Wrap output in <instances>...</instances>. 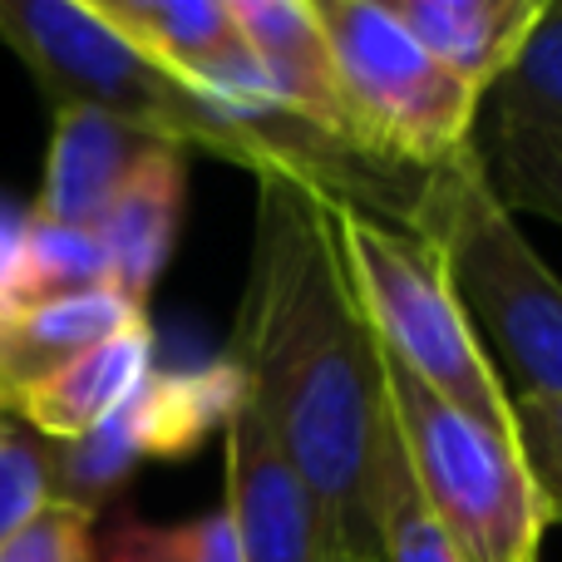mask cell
<instances>
[{
    "mask_svg": "<svg viewBox=\"0 0 562 562\" xmlns=\"http://www.w3.org/2000/svg\"><path fill=\"white\" fill-rule=\"evenodd\" d=\"M154 138L134 134V128L114 124L104 114L89 109H55V138H49L45 158V183H40L35 213L45 223L59 227H89L104 217L109 198L119 193V183L128 178V168L138 164V154Z\"/></svg>",
    "mask_w": 562,
    "mask_h": 562,
    "instance_id": "cell-12",
    "label": "cell"
},
{
    "mask_svg": "<svg viewBox=\"0 0 562 562\" xmlns=\"http://www.w3.org/2000/svg\"><path fill=\"white\" fill-rule=\"evenodd\" d=\"M330 223L380 356L464 419L518 439L514 400L459 311L435 247L390 207L330 198Z\"/></svg>",
    "mask_w": 562,
    "mask_h": 562,
    "instance_id": "cell-4",
    "label": "cell"
},
{
    "mask_svg": "<svg viewBox=\"0 0 562 562\" xmlns=\"http://www.w3.org/2000/svg\"><path fill=\"white\" fill-rule=\"evenodd\" d=\"M94 562H243L223 508L188 524H138L124 518L94 543Z\"/></svg>",
    "mask_w": 562,
    "mask_h": 562,
    "instance_id": "cell-18",
    "label": "cell"
},
{
    "mask_svg": "<svg viewBox=\"0 0 562 562\" xmlns=\"http://www.w3.org/2000/svg\"><path fill=\"white\" fill-rule=\"evenodd\" d=\"M10 311H15V301H10V296H0V330H5V321H10Z\"/></svg>",
    "mask_w": 562,
    "mask_h": 562,
    "instance_id": "cell-24",
    "label": "cell"
},
{
    "mask_svg": "<svg viewBox=\"0 0 562 562\" xmlns=\"http://www.w3.org/2000/svg\"><path fill=\"white\" fill-rule=\"evenodd\" d=\"M405 223L435 247L508 400H562V281L498 198L479 144L429 168Z\"/></svg>",
    "mask_w": 562,
    "mask_h": 562,
    "instance_id": "cell-2",
    "label": "cell"
},
{
    "mask_svg": "<svg viewBox=\"0 0 562 562\" xmlns=\"http://www.w3.org/2000/svg\"><path fill=\"white\" fill-rule=\"evenodd\" d=\"M0 40L25 59L55 109H89L154 144L213 154L252 173L286 168L267 138L243 119L148 59L124 30L94 10V0H0ZM296 173V168H291Z\"/></svg>",
    "mask_w": 562,
    "mask_h": 562,
    "instance_id": "cell-3",
    "label": "cell"
},
{
    "mask_svg": "<svg viewBox=\"0 0 562 562\" xmlns=\"http://www.w3.org/2000/svg\"><path fill=\"white\" fill-rule=\"evenodd\" d=\"M0 425H5V409H0Z\"/></svg>",
    "mask_w": 562,
    "mask_h": 562,
    "instance_id": "cell-25",
    "label": "cell"
},
{
    "mask_svg": "<svg viewBox=\"0 0 562 562\" xmlns=\"http://www.w3.org/2000/svg\"><path fill=\"white\" fill-rule=\"evenodd\" d=\"M316 10L336 59L356 158L429 173L474 144L484 99L419 49L390 0H316Z\"/></svg>",
    "mask_w": 562,
    "mask_h": 562,
    "instance_id": "cell-6",
    "label": "cell"
},
{
    "mask_svg": "<svg viewBox=\"0 0 562 562\" xmlns=\"http://www.w3.org/2000/svg\"><path fill=\"white\" fill-rule=\"evenodd\" d=\"M395 20L479 99L514 69L548 0H390Z\"/></svg>",
    "mask_w": 562,
    "mask_h": 562,
    "instance_id": "cell-11",
    "label": "cell"
},
{
    "mask_svg": "<svg viewBox=\"0 0 562 562\" xmlns=\"http://www.w3.org/2000/svg\"><path fill=\"white\" fill-rule=\"evenodd\" d=\"M94 10L178 79L237 49L233 0H94Z\"/></svg>",
    "mask_w": 562,
    "mask_h": 562,
    "instance_id": "cell-14",
    "label": "cell"
},
{
    "mask_svg": "<svg viewBox=\"0 0 562 562\" xmlns=\"http://www.w3.org/2000/svg\"><path fill=\"white\" fill-rule=\"evenodd\" d=\"M134 321H144V311L128 296H119L114 286L15 306L5 330H0V409H5L20 390L40 385V380L55 375L59 366H69V360L85 356V350H94L99 340L128 330Z\"/></svg>",
    "mask_w": 562,
    "mask_h": 562,
    "instance_id": "cell-13",
    "label": "cell"
},
{
    "mask_svg": "<svg viewBox=\"0 0 562 562\" xmlns=\"http://www.w3.org/2000/svg\"><path fill=\"white\" fill-rule=\"evenodd\" d=\"M148 375H154V330L144 316L119 336L99 340L94 350L75 356L69 366H59L40 385L20 390L5 409L25 419L35 435L55 439V445H75V439L94 435L114 409H124Z\"/></svg>",
    "mask_w": 562,
    "mask_h": 562,
    "instance_id": "cell-10",
    "label": "cell"
},
{
    "mask_svg": "<svg viewBox=\"0 0 562 562\" xmlns=\"http://www.w3.org/2000/svg\"><path fill=\"white\" fill-rule=\"evenodd\" d=\"M488 104H494V119L562 128V0H548L524 55L488 89Z\"/></svg>",
    "mask_w": 562,
    "mask_h": 562,
    "instance_id": "cell-17",
    "label": "cell"
},
{
    "mask_svg": "<svg viewBox=\"0 0 562 562\" xmlns=\"http://www.w3.org/2000/svg\"><path fill=\"white\" fill-rule=\"evenodd\" d=\"M49 498V459L10 425H0V543L35 524Z\"/></svg>",
    "mask_w": 562,
    "mask_h": 562,
    "instance_id": "cell-20",
    "label": "cell"
},
{
    "mask_svg": "<svg viewBox=\"0 0 562 562\" xmlns=\"http://www.w3.org/2000/svg\"><path fill=\"white\" fill-rule=\"evenodd\" d=\"M518 419V449L533 474L538 494H543L548 524H562V400H533V405H514Z\"/></svg>",
    "mask_w": 562,
    "mask_h": 562,
    "instance_id": "cell-22",
    "label": "cell"
},
{
    "mask_svg": "<svg viewBox=\"0 0 562 562\" xmlns=\"http://www.w3.org/2000/svg\"><path fill=\"white\" fill-rule=\"evenodd\" d=\"M114 286L109 281V257L89 227H59L45 217H25L20 233V267L10 301L30 306V301H55V296H79V291Z\"/></svg>",
    "mask_w": 562,
    "mask_h": 562,
    "instance_id": "cell-16",
    "label": "cell"
},
{
    "mask_svg": "<svg viewBox=\"0 0 562 562\" xmlns=\"http://www.w3.org/2000/svg\"><path fill=\"white\" fill-rule=\"evenodd\" d=\"M237 40L252 55L277 114L316 134L336 154L356 158L350 148V114L340 99L336 59L321 25L316 0H233Z\"/></svg>",
    "mask_w": 562,
    "mask_h": 562,
    "instance_id": "cell-7",
    "label": "cell"
},
{
    "mask_svg": "<svg viewBox=\"0 0 562 562\" xmlns=\"http://www.w3.org/2000/svg\"><path fill=\"white\" fill-rule=\"evenodd\" d=\"M385 405L409 484L454 562H538L553 524L518 439L464 419L390 360Z\"/></svg>",
    "mask_w": 562,
    "mask_h": 562,
    "instance_id": "cell-5",
    "label": "cell"
},
{
    "mask_svg": "<svg viewBox=\"0 0 562 562\" xmlns=\"http://www.w3.org/2000/svg\"><path fill=\"white\" fill-rule=\"evenodd\" d=\"M380 558L385 562H454L449 543L439 538V528L429 524L415 484H409L400 439L385 464V488H380Z\"/></svg>",
    "mask_w": 562,
    "mask_h": 562,
    "instance_id": "cell-19",
    "label": "cell"
},
{
    "mask_svg": "<svg viewBox=\"0 0 562 562\" xmlns=\"http://www.w3.org/2000/svg\"><path fill=\"white\" fill-rule=\"evenodd\" d=\"M188 193V148L148 144L119 193L109 198L104 217L94 223V237L109 257V281L119 296H128L138 311L148 306V291L158 286L183 223Z\"/></svg>",
    "mask_w": 562,
    "mask_h": 562,
    "instance_id": "cell-9",
    "label": "cell"
},
{
    "mask_svg": "<svg viewBox=\"0 0 562 562\" xmlns=\"http://www.w3.org/2000/svg\"><path fill=\"white\" fill-rule=\"evenodd\" d=\"M479 154L508 213H538L562 227V128L494 119V144Z\"/></svg>",
    "mask_w": 562,
    "mask_h": 562,
    "instance_id": "cell-15",
    "label": "cell"
},
{
    "mask_svg": "<svg viewBox=\"0 0 562 562\" xmlns=\"http://www.w3.org/2000/svg\"><path fill=\"white\" fill-rule=\"evenodd\" d=\"M20 233H25V217H10L5 207H0V296H10V286H15Z\"/></svg>",
    "mask_w": 562,
    "mask_h": 562,
    "instance_id": "cell-23",
    "label": "cell"
},
{
    "mask_svg": "<svg viewBox=\"0 0 562 562\" xmlns=\"http://www.w3.org/2000/svg\"><path fill=\"white\" fill-rule=\"evenodd\" d=\"M227 366L321 514L330 562L380 558V488L395 454L385 360L350 291L321 183L262 168Z\"/></svg>",
    "mask_w": 562,
    "mask_h": 562,
    "instance_id": "cell-1",
    "label": "cell"
},
{
    "mask_svg": "<svg viewBox=\"0 0 562 562\" xmlns=\"http://www.w3.org/2000/svg\"><path fill=\"white\" fill-rule=\"evenodd\" d=\"M227 454V524L243 562H330L321 514L296 469L277 454L252 405H237L223 425Z\"/></svg>",
    "mask_w": 562,
    "mask_h": 562,
    "instance_id": "cell-8",
    "label": "cell"
},
{
    "mask_svg": "<svg viewBox=\"0 0 562 562\" xmlns=\"http://www.w3.org/2000/svg\"><path fill=\"white\" fill-rule=\"evenodd\" d=\"M0 562H94V514L49 498L35 524L0 543Z\"/></svg>",
    "mask_w": 562,
    "mask_h": 562,
    "instance_id": "cell-21",
    "label": "cell"
}]
</instances>
